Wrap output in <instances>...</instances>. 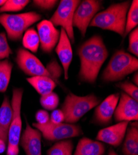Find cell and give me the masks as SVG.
Here are the masks:
<instances>
[{"instance_id": "d590c367", "label": "cell", "mask_w": 138, "mask_h": 155, "mask_svg": "<svg viewBox=\"0 0 138 155\" xmlns=\"http://www.w3.org/2000/svg\"><path fill=\"white\" fill-rule=\"evenodd\" d=\"M108 155H118L113 148H110V150H109V151H108Z\"/></svg>"}, {"instance_id": "4316f807", "label": "cell", "mask_w": 138, "mask_h": 155, "mask_svg": "<svg viewBox=\"0 0 138 155\" xmlns=\"http://www.w3.org/2000/svg\"><path fill=\"white\" fill-rule=\"evenodd\" d=\"M12 54L5 32L0 33V61L8 58Z\"/></svg>"}, {"instance_id": "cb8c5ba5", "label": "cell", "mask_w": 138, "mask_h": 155, "mask_svg": "<svg viewBox=\"0 0 138 155\" xmlns=\"http://www.w3.org/2000/svg\"><path fill=\"white\" fill-rule=\"evenodd\" d=\"M73 148L72 140H61L56 142L48 150L47 155H72Z\"/></svg>"}, {"instance_id": "6da1fadb", "label": "cell", "mask_w": 138, "mask_h": 155, "mask_svg": "<svg viewBox=\"0 0 138 155\" xmlns=\"http://www.w3.org/2000/svg\"><path fill=\"white\" fill-rule=\"evenodd\" d=\"M78 53L81 61L80 79L84 82L94 83L108 55L102 38L99 35L92 37L81 45Z\"/></svg>"}, {"instance_id": "30bf717a", "label": "cell", "mask_w": 138, "mask_h": 155, "mask_svg": "<svg viewBox=\"0 0 138 155\" xmlns=\"http://www.w3.org/2000/svg\"><path fill=\"white\" fill-rule=\"evenodd\" d=\"M16 61L19 68L25 74L30 77L45 76L52 79L51 74L42 64V61L26 49H18L17 51Z\"/></svg>"}, {"instance_id": "277c9868", "label": "cell", "mask_w": 138, "mask_h": 155, "mask_svg": "<svg viewBox=\"0 0 138 155\" xmlns=\"http://www.w3.org/2000/svg\"><path fill=\"white\" fill-rule=\"evenodd\" d=\"M100 99L94 94L78 96L71 93L66 97L61 106L66 124H74L91 109L97 106Z\"/></svg>"}, {"instance_id": "603a6c76", "label": "cell", "mask_w": 138, "mask_h": 155, "mask_svg": "<svg viewBox=\"0 0 138 155\" xmlns=\"http://www.w3.org/2000/svg\"><path fill=\"white\" fill-rule=\"evenodd\" d=\"M138 24V1L134 0L131 3L127 16L126 25L124 37L127 36Z\"/></svg>"}, {"instance_id": "e0dca14e", "label": "cell", "mask_w": 138, "mask_h": 155, "mask_svg": "<svg viewBox=\"0 0 138 155\" xmlns=\"http://www.w3.org/2000/svg\"><path fill=\"white\" fill-rule=\"evenodd\" d=\"M13 110L9 98L5 96L0 107V139L8 143V133L12 122Z\"/></svg>"}, {"instance_id": "d6986e66", "label": "cell", "mask_w": 138, "mask_h": 155, "mask_svg": "<svg viewBox=\"0 0 138 155\" xmlns=\"http://www.w3.org/2000/svg\"><path fill=\"white\" fill-rule=\"evenodd\" d=\"M127 135L122 148L124 155H138V125L137 122L133 123L127 128Z\"/></svg>"}, {"instance_id": "ffe728a7", "label": "cell", "mask_w": 138, "mask_h": 155, "mask_svg": "<svg viewBox=\"0 0 138 155\" xmlns=\"http://www.w3.org/2000/svg\"><path fill=\"white\" fill-rule=\"evenodd\" d=\"M27 81L41 96L53 92L56 87V83L50 77L45 76H37L27 78Z\"/></svg>"}, {"instance_id": "2e32d148", "label": "cell", "mask_w": 138, "mask_h": 155, "mask_svg": "<svg viewBox=\"0 0 138 155\" xmlns=\"http://www.w3.org/2000/svg\"><path fill=\"white\" fill-rule=\"evenodd\" d=\"M55 51L63 68L65 78L67 80L69 67L72 59V50L69 38L65 30L62 28Z\"/></svg>"}, {"instance_id": "f1b7e54d", "label": "cell", "mask_w": 138, "mask_h": 155, "mask_svg": "<svg viewBox=\"0 0 138 155\" xmlns=\"http://www.w3.org/2000/svg\"><path fill=\"white\" fill-rule=\"evenodd\" d=\"M130 53L138 56V29L136 28L131 32L129 36V46L128 48Z\"/></svg>"}, {"instance_id": "5b68a950", "label": "cell", "mask_w": 138, "mask_h": 155, "mask_svg": "<svg viewBox=\"0 0 138 155\" xmlns=\"http://www.w3.org/2000/svg\"><path fill=\"white\" fill-rule=\"evenodd\" d=\"M42 16L34 11L17 15H0V24L5 28L10 40H19L31 25L40 21Z\"/></svg>"}, {"instance_id": "9a60e30c", "label": "cell", "mask_w": 138, "mask_h": 155, "mask_svg": "<svg viewBox=\"0 0 138 155\" xmlns=\"http://www.w3.org/2000/svg\"><path fill=\"white\" fill-rule=\"evenodd\" d=\"M120 96L119 93L111 94L97 107L94 112V119L97 123L102 125L111 123Z\"/></svg>"}, {"instance_id": "7402d4cb", "label": "cell", "mask_w": 138, "mask_h": 155, "mask_svg": "<svg viewBox=\"0 0 138 155\" xmlns=\"http://www.w3.org/2000/svg\"><path fill=\"white\" fill-rule=\"evenodd\" d=\"M22 45L28 50L36 53L38 51L40 40L37 32L34 28L28 29L24 32L22 38Z\"/></svg>"}, {"instance_id": "4fadbf2b", "label": "cell", "mask_w": 138, "mask_h": 155, "mask_svg": "<svg viewBox=\"0 0 138 155\" xmlns=\"http://www.w3.org/2000/svg\"><path fill=\"white\" fill-rule=\"evenodd\" d=\"M42 134L34 128L28 122L19 141V143L26 155H42Z\"/></svg>"}, {"instance_id": "ac0fdd59", "label": "cell", "mask_w": 138, "mask_h": 155, "mask_svg": "<svg viewBox=\"0 0 138 155\" xmlns=\"http://www.w3.org/2000/svg\"><path fill=\"white\" fill-rule=\"evenodd\" d=\"M105 151V147L101 142L84 137L79 141L74 155H103Z\"/></svg>"}, {"instance_id": "8d00e7d4", "label": "cell", "mask_w": 138, "mask_h": 155, "mask_svg": "<svg viewBox=\"0 0 138 155\" xmlns=\"http://www.w3.org/2000/svg\"><path fill=\"white\" fill-rule=\"evenodd\" d=\"M5 2H6V0H0V7L2 6Z\"/></svg>"}, {"instance_id": "7c38bea8", "label": "cell", "mask_w": 138, "mask_h": 155, "mask_svg": "<svg viewBox=\"0 0 138 155\" xmlns=\"http://www.w3.org/2000/svg\"><path fill=\"white\" fill-rule=\"evenodd\" d=\"M41 49L45 53H50L58 42L60 32L48 20H43L37 25Z\"/></svg>"}, {"instance_id": "836d02e7", "label": "cell", "mask_w": 138, "mask_h": 155, "mask_svg": "<svg viewBox=\"0 0 138 155\" xmlns=\"http://www.w3.org/2000/svg\"><path fill=\"white\" fill-rule=\"evenodd\" d=\"M6 148V143L3 140L0 139V153H3L5 151Z\"/></svg>"}, {"instance_id": "8fae6325", "label": "cell", "mask_w": 138, "mask_h": 155, "mask_svg": "<svg viewBox=\"0 0 138 155\" xmlns=\"http://www.w3.org/2000/svg\"><path fill=\"white\" fill-rule=\"evenodd\" d=\"M114 118L118 122L137 121L138 102L130 96L122 93L114 112Z\"/></svg>"}, {"instance_id": "1f68e13d", "label": "cell", "mask_w": 138, "mask_h": 155, "mask_svg": "<svg viewBox=\"0 0 138 155\" xmlns=\"http://www.w3.org/2000/svg\"><path fill=\"white\" fill-rule=\"evenodd\" d=\"M35 119L37 123L44 125L50 121V115L46 110H39L35 114Z\"/></svg>"}, {"instance_id": "4dcf8cb0", "label": "cell", "mask_w": 138, "mask_h": 155, "mask_svg": "<svg viewBox=\"0 0 138 155\" xmlns=\"http://www.w3.org/2000/svg\"><path fill=\"white\" fill-rule=\"evenodd\" d=\"M58 1L55 0H35L33 3L35 6L42 9H51L57 4Z\"/></svg>"}, {"instance_id": "f546056e", "label": "cell", "mask_w": 138, "mask_h": 155, "mask_svg": "<svg viewBox=\"0 0 138 155\" xmlns=\"http://www.w3.org/2000/svg\"><path fill=\"white\" fill-rule=\"evenodd\" d=\"M46 68L48 71V72L50 73V74H51L53 80L55 83H58V78L59 77V76H61V74L62 72L61 69L58 65V64L56 62V61H53V62L50 63Z\"/></svg>"}, {"instance_id": "d4e9b609", "label": "cell", "mask_w": 138, "mask_h": 155, "mask_svg": "<svg viewBox=\"0 0 138 155\" xmlns=\"http://www.w3.org/2000/svg\"><path fill=\"white\" fill-rule=\"evenodd\" d=\"M30 1L29 0H7L0 7V13L6 12H18L22 10Z\"/></svg>"}, {"instance_id": "8992f818", "label": "cell", "mask_w": 138, "mask_h": 155, "mask_svg": "<svg viewBox=\"0 0 138 155\" xmlns=\"http://www.w3.org/2000/svg\"><path fill=\"white\" fill-rule=\"evenodd\" d=\"M23 93L24 91L22 88H14L12 91L11 106L13 114L8 133L6 155L19 154V145L22 131L21 110Z\"/></svg>"}, {"instance_id": "ba28073f", "label": "cell", "mask_w": 138, "mask_h": 155, "mask_svg": "<svg viewBox=\"0 0 138 155\" xmlns=\"http://www.w3.org/2000/svg\"><path fill=\"white\" fill-rule=\"evenodd\" d=\"M79 0H61L55 13L50 18L54 26H61L66 32L71 43L74 42L73 17L75 11L80 4Z\"/></svg>"}, {"instance_id": "44dd1931", "label": "cell", "mask_w": 138, "mask_h": 155, "mask_svg": "<svg viewBox=\"0 0 138 155\" xmlns=\"http://www.w3.org/2000/svg\"><path fill=\"white\" fill-rule=\"evenodd\" d=\"M13 64L7 59L0 61V93H5L8 87Z\"/></svg>"}, {"instance_id": "e575fe53", "label": "cell", "mask_w": 138, "mask_h": 155, "mask_svg": "<svg viewBox=\"0 0 138 155\" xmlns=\"http://www.w3.org/2000/svg\"><path fill=\"white\" fill-rule=\"evenodd\" d=\"M133 80V82L136 84V86H137V84H138V76H137V73H136V74L134 76Z\"/></svg>"}, {"instance_id": "3957f363", "label": "cell", "mask_w": 138, "mask_h": 155, "mask_svg": "<svg viewBox=\"0 0 138 155\" xmlns=\"http://www.w3.org/2000/svg\"><path fill=\"white\" fill-rule=\"evenodd\" d=\"M137 69V58L123 50H119L111 58L102 78L105 82L120 81Z\"/></svg>"}, {"instance_id": "52a82bcc", "label": "cell", "mask_w": 138, "mask_h": 155, "mask_svg": "<svg viewBox=\"0 0 138 155\" xmlns=\"http://www.w3.org/2000/svg\"><path fill=\"white\" fill-rule=\"evenodd\" d=\"M32 125L41 132L45 139L52 141L77 137L82 134L81 127L75 124L66 123L56 124L49 121L44 125L33 123Z\"/></svg>"}, {"instance_id": "d6a6232c", "label": "cell", "mask_w": 138, "mask_h": 155, "mask_svg": "<svg viewBox=\"0 0 138 155\" xmlns=\"http://www.w3.org/2000/svg\"><path fill=\"white\" fill-rule=\"evenodd\" d=\"M50 121L53 124H61L65 121V115L60 109L54 110L50 117Z\"/></svg>"}, {"instance_id": "5bb4252c", "label": "cell", "mask_w": 138, "mask_h": 155, "mask_svg": "<svg viewBox=\"0 0 138 155\" xmlns=\"http://www.w3.org/2000/svg\"><path fill=\"white\" fill-rule=\"evenodd\" d=\"M128 124V122H121L102 129L97 134L96 140L105 142L114 147H118L124 138Z\"/></svg>"}, {"instance_id": "83f0119b", "label": "cell", "mask_w": 138, "mask_h": 155, "mask_svg": "<svg viewBox=\"0 0 138 155\" xmlns=\"http://www.w3.org/2000/svg\"><path fill=\"white\" fill-rule=\"evenodd\" d=\"M117 86L121 88L123 91L131 98L138 101V89L137 86L129 81H125L118 83Z\"/></svg>"}, {"instance_id": "484cf974", "label": "cell", "mask_w": 138, "mask_h": 155, "mask_svg": "<svg viewBox=\"0 0 138 155\" xmlns=\"http://www.w3.org/2000/svg\"><path fill=\"white\" fill-rule=\"evenodd\" d=\"M59 97L54 92L42 96L40 99L41 106L48 110H54L59 104Z\"/></svg>"}, {"instance_id": "9c48e42d", "label": "cell", "mask_w": 138, "mask_h": 155, "mask_svg": "<svg viewBox=\"0 0 138 155\" xmlns=\"http://www.w3.org/2000/svg\"><path fill=\"white\" fill-rule=\"evenodd\" d=\"M102 8V3L97 0H84L75 11L72 25L80 31L82 37L86 34L87 29L98 12Z\"/></svg>"}, {"instance_id": "7a4b0ae2", "label": "cell", "mask_w": 138, "mask_h": 155, "mask_svg": "<svg viewBox=\"0 0 138 155\" xmlns=\"http://www.w3.org/2000/svg\"><path fill=\"white\" fill-rule=\"evenodd\" d=\"M130 5V2L111 5L107 9L97 13L91 22L89 26L111 31L123 37Z\"/></svg>"}]
</instances>
